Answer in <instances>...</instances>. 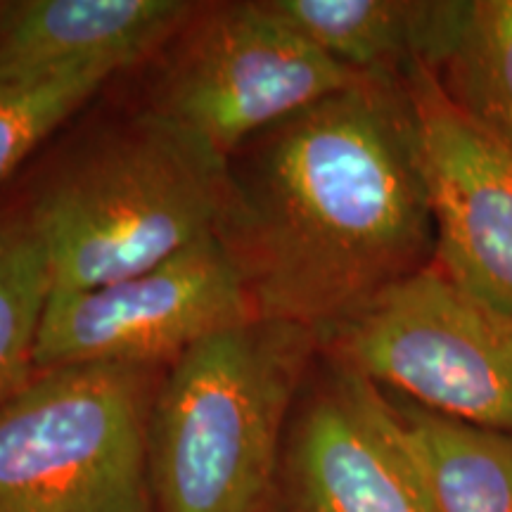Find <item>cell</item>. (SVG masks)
<instances>
[{
  "label": "cell",
  "instance_id": "6da1fadb",
  "mask_svg": "<svg viewBox=\"0 0 512 512\" xmlns=\"http://www.w3.org/2000/svg\"><path fill=\"white\" fill-rule=\"evenodd\" d=\"M214 235L254 316L323 344L430 266L437 235L406 76L363 74L235 150Z\"/></svg>",
  "mask_w": 512,
  "mask_h": 512
},
{
  "label": "cell",
  "instance_id": "7a4b0ae2",
  "mask_svg": "<svg viewBox=\"0 0 512 512\" xmlns=\"http://www.w3.org/2000/svg\"><path fill=\"white\" fill-rule=\"evenodd\" d=\"M226 157L152 107L74 140L22 202L46 247L53 292L143 273L221 216Z\"/></svg>",
  "mask_w": 512,
  "mask_h": 512
},
{
  "label": "cell",
  "instance_id": "3957f363",
  "mask_svg": "<svg viewBox=\"0 0 512 512\" xmlns=\"http://www.w3.org/2000/svg\"><path fill=\"white\" fill-rule=\"evenodd\" d=\"M323 342L252 318L164 368L147 427L157 512H271L294 401Z\"/></svg>",
  "mask_w": 512,
  "mask_h": 512
},
{
  "label": "cell",
  "instance_id": "277c9868",
  "mask_svg": "<svg viewBox=\"0 0 512 512\" xmlns=\"http://www.w3.org/2000/svg\"><path fill=\"white\" fill-rule=\"evenodd\" d=\"M164 368L38 370L0 406V512H157L147 427Z\"/></svg>",
  "mask_w": 512,
  "mask_h": 512
},
{
  "label": "cell",
  "instance_id": "5b68a950",
  "mask_svg": "<svg viewBox=\"0 0 512 512\" xmlns=\"http://www.w3.org/2000/svg\"><path fill=\"white\" fill-rule=\"evenodd\" d=\"M159 55L147 107L190 128L226 159L363 76L330 60L268 0L197 5Z\"/></svg>",
  "mask_w": 512,
  "mask_h": 512
},
{
  "label": "cell",
  "instance_id": "8992f818",
  "mask_svg": "<svg viewBox=\"0 0 512 512\" xmlns=\"http://www.w3.org/2000/svg\"><path fill=\"white\" fill-rule=\"evenodd\" d=\"M384 392L512 432V313L430 264L323 344Z\"/></svg>",
  "mask_w": 512,
  "mask_h": 512
},
{
  "label": "cell",
  "instance_id": "52a82bcc",
  "mask_svg": "<svg viewBox=\"0 0 512 512\" xmlns=\"http://www.w3.org/2000/svg\"><path fill=\"white\" fill-rule=\"evenodd\" d=\"M271 512H434L392 399L325 351L294 401Z\"/></svg>",
  "mask_w": 512,
  "mask_h": 512
},
{
  "label": "cell",
  "instance_id": "ba28073f",
  "mask_svg": "<svg viewBox=\"0 0 512 512\" xmlns=\"http://www.w3.org/2000/svg\"><path fill=\"white\" fill-rule=\"evenodd\" d=\"M252 318L245 285L211 233L143 273L50 294L36 368L76 363L164 368L202 339Z\"/></svg>",
  "mask_w": 512,
  "mask_h": 512
},
{
  "label": "cell",
  "instance_id": "9c48e42d",
  "mask_svg": "<svg viewBox=\"0 0 512 512\" xmlns=\"http://www.w3.org/2000/svg\"><path fill=\"white\" fill-rule=\"evenodd\" d=\"M420 119L434 216L432 264L512 313V147L458 110L432 69L406 74Z\"/></svg>",
  "mask_w": 512,
  "mask_h": 512
},
{
  "label": "cell",
  "instance_id": "30bf717a",
  "mask_svg": "<svg viewBox=\"0 0 512 512\" xmlns=\"http://www.w3.org/2000/svg\"><path fill=\"white\" fill-rule=\"evenodd\" d=\"M181 0H19L0 8V67L124 72L159 55L195 15Z\"/></svg>",
  "mask_w": 512,
  "mask_h": 512
},
{
  "label": "cell",
  "instance_id": "8fae6325",
  "mask_svg": "<svg viewBox=\"0 0 512 512\" xmlns=\"http://www.w3.org/2000/svg\"><path fill=\"white\" fill-rule=\"evenodd\" d=\"M330 60L356 74L437 69L470 0H268Z\"/></svg>",
  "mask_w": 512,
  "mask_h": 512
},
{
  "label": "cell",
  "instance_id": "7c38bea8",
  "mask_svg": "<svg viewBox=\"0 0 512 512\" xmlns=\"http://www.w3.org/2000/svg\"><path fill=\"white\" fill-rule=\"evenodd\" d=\"M387 396L418 453L434 512H512V432Z\"/></svg>",
  "mask_w": 512,
  "mask_h": 512
},
{
  "label": "cell",
  "instance_id": "4fadbf2b",
  "mask_svg": "<svg viewBox=\"0 0 512 512\" xmlns=\"http://www.w3.org/2000/svg\"><path fill=\"white\" fill-rule=\"evenodd\" d=\"M434 76L458 110L512 147V0H470Z\"/></svg>",
  "mask_w": 512,
  "mask_h": 512
},
{
  "label": "cell",
  "instance_id": "5bb4252c",
  "mask_svg": "<svg viewBox=\"0 0 512 512\" xmlns=\"http://www.w3.org/2000/svg\"><path fill=\"white\" fill-rule=\"evenodd\" d=\"M53 275L22 204L0 211V406L38 373L36 347Z\"/></svg>",
  "mask_w": 512,
  "mask_h": 512
},
{
  "label": "cell",
  "instance_id": "9a60e30c",
  "mask_svg": "<svg viewBox=\"0 0 512 512\" xmlns=\"http://www.w3.org/2000/svg\"><path fill=\"white\" fill-rule=\"evenodd\" d=\"M117 72L0 67V185Z\"/></svg>",
  "mask_w": 512,
  "mask_h": 512
},
{
  "label": "cell",
  "instance_id": "2e32d148",
  "mask_svg": "<svg viewBox=\"0 0 512 512\" xmlns=\"http://www.w3.org/2000/svg\"><path fill=\"white\" fill-rule=\"evenodd\" d=\"M0 8H3V3H0Z\"/></svg>",
  "mask_w": 512,
  "mask_h": 512
}]
</instances>
